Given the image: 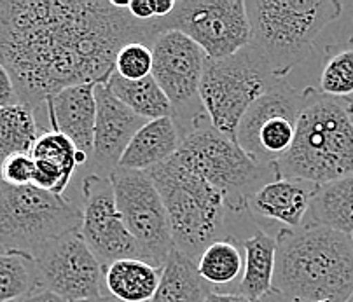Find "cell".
<instances>
[{
  "instance_id": "cell-1",
  "label": "cell",
  "mask_w": 353,
  "mask_h": 302,
  "mask_svg": "<svg viewBox=\"0 0 353 302\" xmlns=\"http://www.w3.org/2000/svg\"><path fill=\"white\" fill-rule=\"evenodd\" d=\"M159 34V19L137 21L110 0H0V63L35 116L65 88L107 82L121 48Z\"/></svg>"
},
{
  "instance_id": "cell-2",
  "label": "cell",
  "mask_w": 353,
  "mask_h": 302,
  "mask_svg": "<svg viewBox=\"0 0 353 302\" xmlns=\"http://www.w3.org/2000/svg\"><path fill=\"white\" fill-rule=\"evenodd\" d=\"M274 295L292 302H346L353 292L350 236L319 225L276 232Z\"/></svg>"
},
{
  "instance_id": "cell-3",
  "label": "cell",
  "mask_w": 353,
  "mask_h": 302,
  "mask_svg": "<svg viewBox=\"0 0 353 302\" xmlns=\"http://www.w3.org/2000/svg\"><path fill=\"white\" fill-rule=\"evenodd\" d=\"M273 173L315 185L353 175V112L348 100H336L308 88L292 147L273 164Z\"/></svg>"
},
{
  "instance_id": "cell-4",
  "label": "cell",
  "mask_w": 353,
  "mask_h": 302,
  "mask_svg": "<svg viewBox=\"0 0 353 302\" xmlns=\"http://www.w3.org/2000/svg\"><path fill=\"white\" fill-rule=\"evenodd\" d=\"M250 46L279 81L308 58L319 35L343 14L338 0H248Z\"/></svg>"
},
{
  "instance_id": "cell-5",
  "label": "cell",
  "mask_w": 353,
  "mask_h": 302,
  "mask_svg": "<svg viewBox=\"0 0 353 302\" xmlns=\"http://www.w3.org/2000/svg\"><path fill=\"white\" fill-rule=\"evenodd\" d=\"M166 208L175 250L198 261L228 231L230 208L215 187L175 156L145 172Z\"/></svg>"
},
{
  "instance_id": "cell-6",
  "label": "cell",
  "mask_w": 353,
  "mask_h": 302,
  "mask_svg": "<svg viewBox=\"0 0 353 302\" xmlns=\"http://www.w3.org/2000/svg\"><path fill=\"white\" fill-rule=\"evenodd\" d=\"M181 133L182 143L176 157L221 192L231 213L247 212L248 198L271 180L268 177H274L273 168L254 161L234 140L219 133L205 112Z\"/></svg>"
},
{
  "instance_id": "cell-7",
  "label": "cell",
  "mask_w": 353,
  "mask_h": 302,
  "mask_svg": "<svg viewBox=\"0 0 353 302\" xmlns=\"http://www.w3.org/2000/svg\"><path fill=\"white\" fill-rule=\"evenodd\" d=\"M81 229V210L63 196L0 180V250L37 257L54 239Z\"/></svg>"
},
{
  "instance_id": "cell-8",
  "label": "cell",
  "mask_w": 353,
  "mask_h": 302,
  "mask_svg": "<svg viewBox=\"0 0 353 302\" xmlns=\"http://www.w3.org/2000/svg\"><path fill=\"white\" fill-rule=\"evenodd\" d=\"M279 79L250 44L224 60H207L199 101L212 126L236 142L241 117Z\"/></svg>"
},
{
  "instance_id": "cell-9",
  "label": "cell",
  "mask_w": 353,
  "mask_h": 302,
  "mask_svg": "<svg viewBox=\"0 0 353 302\" xmlns=\"http://www.w3.org/2000/svg\"><path fill=\"white\" fill-rule=\"evenodd\" d=\"M308 98V88H296L279 81L241 117L236 143L247 156L273 168L292 147L296 124Z\"/></svg>"
},
{
  "instance_id": "cell-10",
  "label": "cell",
  "mask_w": 353,
  "mask_h": 302,
  "mask_svg": "<svg viewBox=\"0 0 353 302\" xmlns=\"http://www.w3.org/2000/svg\"><path fill=\"white\" fill-rule=\"evenodd\" d=\"M117 208L135 239L139 257L161 269L175 250L165 203L145 172L116 168L110 173Z\"/></svg>"
},
{
  "instance_id": "cell-11",
  "label": "cell",
  "mask_w": 353,
  "mask_h": 302,
  "mask_svg": "<svg viewBox=\"0 0 353 302\" xmlns=\"http://www.w3.org/2000/svg\"><path fill=\"white\" fill-rule=\"evenodd\" d=\"M159 28L188 35L208 60L230 58L250 44L245 0H176L172 14L159 19Z\"/></svg>"
},
{
  "instance_id": "cell-12",
  "label": "cell",
  "mask_w": 353,
  "mask_h": 302,
  "mask_svg": "<svg viewBox=\"0 0 353 302\" xmlns=\"http://www.w3.org/2000/svg\"><path fill=\"white\" fill-rule=\"evenodd\" d=\"M150 51V75L170 100L172 117L182 131L194 117L205 112L199 101V84L208 58L194 41L176 30L161 32Z\"/></svg>"
},
{
  "instance_id": "cell-13",
  "label": "cell",
  "mask_w": 353,
  "mask_h": 302,
  "mask_svg": "<svg viewBox=\"0 0 353 302\" xmlns=\"http://www.w3.org/2000/svg\"><path fill=\"white\" fill-rule=\"evenodd\" d=\"M34 261L41 290L53 292L67 302L86 301L103 294V265L79 231L51 241Z\"/></svg>"
},
{
  "instance_id": "cell-14",
  "label": "cell",
  "mask_w": 353,
  "mask_h": 302,
  "mask_svg": "<svg viewBox=\"0 0 353 302\" xmlns=\"http://www.w3.org/2000/svg\"><path fill=\"white\" fill-rule=\"evenodd\" d=\"M79 232L103 268L121 259H140L117 208L110 177L91 173L84 179Z\"/></svg>"
},
{
  "instance_id": "cell-15",
  "label": "cell",
  "mask_w": 353,
  "mask_h": 302,
  "mask_svg": "<svg viewBox=\"0 0 353 302\" xmlns=\"http://www.w3.org/2000/svg\"><path fill=\"white\" fill-rule=\"evenodd\" d=\"M97 97V119H94L93 152L91 166L97 175L110 177L119 166L124 150L130 145L139 130L147 121L132 112L126 105L121 103L109 91L107 84L94 86Z\"/></svg>"
},
{
  "instance_id": "cell-16",
  "label": "cell",
  "mask_w": 353,
  "mask_h": 302,
  "mask_svg": "<svg viewBox=\"0 0 353 302\" xmlns=\"http://www.w3.org/2000/svg\"><path fill=\"white\" fill-rule=\"evenodd\" d=\"M97 84H79L61 90L46 101L49 130L58 131L72 140L75 149L91 159L94 119H97Z\"/></svg>"
},
{
  "instance_id": "cell-17",
  "label": "cell",
  "mask_w": 353,
  "mask_h": 302,
  "mask_svg": "<svg viewBox=\"0 0 353 302\" xmlns=\"http://www.w3.org/2000/svg\"><path fill=\"white\" fill-rule=\"evenodd\" d=\"M316 185L299 179L268 180L248 198L247 212L282 224V229H299L305 224Z\"/></svg>"
},
{
  "instance_id": "cell-18",
  "label": "cell",
  "mask_w": 353,
  "mask_h": 302,
  "mask_svg": "<svg viewBox=\"0 0 353 302\" xmlns=\"http://www.w3.org/2000/svg\"><path fill=\"white\" fill-rule=\"evenodd\" d=\"M182 143V133L173 117L147 121L124 150L117 168L149 172L158 164L172 159Z\"/></svg>"
},
{
  "instance_id": "cell-19",
  "label": "cell",
  "mask_w": 353,
  "mask_h": 302,
  "mask_svg": "<svg viewBox=\"0 0 353 302\" xmlns=\"http://www.w3.org/2000/svg\"><path fill=\"white\" fill-rule=\"evenodd\" d=\"M243 248V274L238 294L252 302H264L273 297L274 262H276V236L256 231L247 238H238Z\"/></svg>"
},
{
  "instance_id": "cell-20",
  "label": "cell",
  "mask_w": 353,
  "mask_h": 302,
  "mask_svg": "<svg viewBox=\"0 0 353 302\" xmlns=\"http://www.w3.org/2000/svg\"><path fill=\"white\" fill-rule=\"evenodd\" d=\"M303 225L353 234V175L316 185Z\"/></svg>"
},
{
  "instance_id": "cell-21",
  "label": "cell",
  "mask_w": 353,
  "mask_h": 302,
  "mask_svg": "<svg viewBox=\"0 0 353 302\" xmlns=\"http://www.w3.org/2000/svg\"><path fill=\"white\" fill-rule=\"evenodd\" d=\"M161 269L142 259H121L103 268V288L121 302H149L158 290Z\"/></svg>"
},
{
  "instance_id": "cell-22",
  "label": "cell",
  "mask_w": 353,
  "mask_h": 302,
  "mask_svg": "<svg viewBox=\"0 0 353 302\" xmlns=\"http://www.w3.org/2000/svg\"><path fill=\"white\" fill-rule=\"evenodd\" d=\"M214 292L198 272L194 259L173 250L161 268L158 290L149 302H205Z\"/></svg>"
},
{
  "instance_id": "cell-23",
  "label": "cell",
  "mask_w": 353,
  "mask_h": 302,
  "mask_svg": "<svg viewBox=\"0 0 353 302\" xmlns=\"http://www.w3.org/2000/svg\"><path fill=\"white\" fill-rule=\"evenodd\" d=\"M110 93L145 121L172 117V105L152 75L140 81H126L116 72L105 82Z\"/></svg>"
},
{
  "instance_id": "cell-24",
  "label": "cell",
  "mask_w": 353,
  "mask_h": 302,
  "mask_svg": "<svg viewBox=\"0 0 353 302\" xmlns=\"http://www.w3.org/2000/svg\"><path fill=\"white\" fill-rule=\"evenodd\" d=\"M243 248L234 236L212 241L196 261L198 272L212 288L236 281L243 274Z\"/></svg>"
},
{
  "instance_id": "cell-25",
  "label": "cell",
  "mask_w": 353,
  "mask_h": 302,
  "mask_svg": "<svg viewBox=\"0 0 353 302\" xmlns=\"http://www.w3.org/2000/svg\"><path fill=\"white\" fill-rule=\"evenodd\" d=\"M42 131L46 130L27 105L0 107V164L14 154H30Z\"/></svg>"
},
{
  "instance_id": "cell-26",
  "label": "cell",
  "mask_w": 353,
  "mask_h": 302,
  "mask_svg": "<svg viewBox=\"0 0 353 302\" xmlns=\"http://www.w3.org/2000/svg\"><path fill=\"white\" fill-rule=\"evenodd\" d=\"M41 290L34 257L0 250V302H12Z\"/></svg>"
},
{
  "instance_id": "cell-27",
  "label": "cell",
  "mask_w": 353,
  "mask_h": 302,
  "mask_svg": "<svg viewBox=\"0 0 353 302\" xmlns=\"http://www.w3.org/2000/svg\"><path fill=\"white\" fill-rule=\"evenodd\" d=\"M320 93L336 100L353 98V39L329 52L319 79Z\"/></svg>"
},
{
  "instance_id": "cell-28",
  "label": "cell",
  "mask_w": 353,
  "mask_h": 302,
  "mask_svg": "<svg viewBox=\"0 0 353 302\" xmlns=\"http://www.w3.org/2000/svg\"><path fill=\"white\" fill-rule=\"evenodd\" d=\"M30 156L34 161H44V163L53 164L70 179L75 168L79 166L77 163L79 150L75 149L70 139L53 130H46L39 134V139L35 140L30 150Z\"/></svg>"
},
{
  "instance_id": "cell-29",
  "label": "cell",
  "mask_w": 353,
  "mask_h": 302,
  "mask_svg": "<svg viewBox=\"0 0 353 302\" xmlns=\"http://www.w3.org/2000/svg\"><path fill=\"white\" fill-rule=\"evenodd\" d=\"M114 72L126 81H140L152 72V51L142 42H130L119 49Z\"/></svg>"
},
{
  "instance_id": "cell-30",
  "label": "cell",
  "mask_w": 353,
  "mask_h": 302,
  "mask_svg": "<svg viewBox=\"0 0 353 302\" xmlns=\"http://www.w3.org/2000/svg\"><path fill=\"white\" fill-rule=\"evenodd\" d=\"M34 172L35 163L30 154H14L0 164V180L14 187L32 185Z\"/></svg>"
},
{
  "instance_id": "cell-31",
  "label": "cell",
  "mask_w": 353,
  "mask_h": 302,
  "mask_svg": "<svg viewBox=\"0 0 353 302\" xmlns=\"http://www.w3.org/2000/svg\"><path fill=\"white\" fill-rule=\"evenodd\" d=\"M19 103L18 93H16L14 82L8 68L0 63V107H9V105Z\"/></svg>"
},
{
  "instance_id": "cell-32",
  "label": "cell",
  "mask_w": 353,
  "mask_h": 302,
  "mask_svg": "<svg viewBox=\"0 0 353 302\" xmlns=\"http://www.w3.org/2000/svg\"><path fill=\"white\" fill-rule=\"evenodd\" d=\"M128 12L137 21L149 23L154 21V11H152V2L150 0H130Z\"/></svg>"
},
{
  "instance_id": "cell-33",
  "label": "cell",
  "mask_w": 353,
  "mask_h": 302,
  "mask_svg": "<svg viewBox=\"0 0 353 302\" xmlns=\"http://www.w3.org/2000/svg\"><path fill=\"white\" fill-rule=\"evenodd\" d=\"M152 2V11L156 19L168 18L176 6V0H150Z\"/></svg>"
},
{
  "instance_id": "cell-34",
  "label": "cell",
  "mask_w": 353,
  "mask_h": 302,
  "mask_svg": "<svg viewBox=\"0 0 353 302\" xmlns=\"http://www.w3.org/2000/svg\"><path fill=\"white\" fill-rule=\"evenodd\" d=\"M12 302H67L65 299L58 297L57 294L49 290H37L34 294L27 295V297L18 299V301H12Z\"/></svg>"
},
{
  "instance_id": "cell-35",
  "label": "cell",
  "mask_w": 353,
  "mask_h": 302,
  "mask_svg": "<svg viewBox=\"0 0 353 302\" xmlns=\"http://www.w3.org/2000/svg\"><path fill=\"white\" fill-rule=\"evenodd\" d=\"M205 302H252L248 299H245L240 294H221V292H214L207 297Z\"/></svg>"
},
{
  "instance_id": "cell-36",
  "label": "cell",
  "mask_w": 353,
  "mask_h": 302,
  "mask_svg": "<svg viewBox=\"0 0 353 302\" xmlns=\"http://www.w3.org/2000/svg\"><path fill=\"white\" fill-rule=\"evenodd\" d=\"M75 302H121V301H117V299H114L112 295L109 294H102V295H98V297L86 299V301H75Z\"/></svg>"
},
{
  "instance_id": "cell-37",
  "label": "cell",
  "mask_w": 353,
  "mask_h": 302,
  "mask_svg": "<svg viewBox=\"0 0 353 302\" xmlns=\"http://www.w3.org/2000/svg\"><path fill=\"white\" fill-rule=\"evenodd\" d=\"M348 103H350V108H352V112H353V98H350Z\"/></svg>"
},
{
  "instance_id": "cell-38",
  "label": "cell",
  "mask_w": 353,
  "mask_h": 302,
  "mask_svg": "<svg viewBox=\"0 0 353 302\" xmlns=\"http://www.w3.org/2000/svg\"><path fill=\"white\" fill-rule=\"evenodd\" d=\"M346 302H353V292H352V294H350V297L346 299Z\"/></svg>"
},
{
  "instance_id": "cell-39",
  "label": "cell",
  "mask_w": 353,
  "mask_h": 302,
  "mask_svg": "<svg viewBox=\"0 0 353 302\" xmlns=\"http://www.w3.org/2000/svg\"><path fill=\"white\" fill-rule=\"evenodd\" d=\"M350 239H352V243H353V234H352V236H350Z\"/></svg>"
},
{
  "instance_id": "cell-40",
  "label": "cell",
  "mask_w": 353,
  "mask_h": 302,
  "mask_svg": "<svg viewBox=\"0 0 353 302\" xmlns=\"http://www.w3.org/2000/svg\"><path fill=\"white\" fill-rule=\"evenodd\" d=\"M282 302H292V301H283V299H282Z\"/></svg>"
}]
</instances>
